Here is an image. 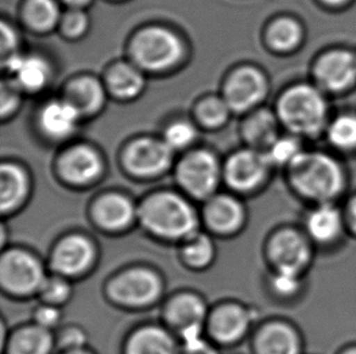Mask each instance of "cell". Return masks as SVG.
I'll list each match as a JSON object with an SVG mask.
<instances>
[{
	"label": "cell",
	"mask_w": 356,
	"mask_h": 354,
	"mask_svg": "<svg viewBox=\"0 0 356 354\" xmlns=\"http://www.w3.org/2000/svg\"><path fill=\"white\" fill-rule=\"evenodd\" d=\"M17 92L13 89V87H8L3 84L1 89V115H8L9 112L14 110L15 106L17 105Z\"/></svg>",
	"instance_id": "43"
},
{
	"label": "cell",
	"mask_w": 356,
	"mask_h": 354,
	"mask_svg": "<svg viewBox=\"0 0 356 354\" xmlns=\"http://www.w3.org/2000/svg\"><path fill=\"white\" fill-rule=\"evenodd\" d=\"M195 129L188 123H175L169 126L165 133V144L170 149H183L185 146L191 144L195 139Z\"/></svg>",
	"instance_id": "37"
},
{
	"label": "cell",
	"mask_w": 356,
	"mask_h": 354,
	"mask_svg": "<svg viewBox=\"0 0 356 354\" xmlns=\"http://www.w3.org/2000/svg\"><path fill=\"white\" fill-rule=\"evenodd\" d=\"M127 354H177V348L168 331L159 326H145L130 336Z\"/></svg>",
	"instance_id": "20"
},
{
	"label": "cell",
	"mask_w": 356,
	"mask_h": 354,
	"mask_svg": "<svg viewBox=\"0 0 356 354\" xmlns=\"http://www.w3.org/2000/svg\"><path fill=\"white\" fill-rule=\"evenodd\" d=\"M63 177L72 183H89L102 173V162L92 149L79 146L68 151L60 162Z\"/></svg>",
	"instance_id": "18"
},
{
	"label": "cell",
	"mask_w": 356,
	"mask_h": 354,
	"mask_svg": "<svg viewBox=\"0 0 356 354\" xmlns=\"http://www.w3.org/2000/svg\"><path fill=\"white\" fill-rule=\"evenodd\" d=\"M86 334L78 328H70L60 336V344L67 351L81 350L86 345Z\"/></svg>",
	"instance_id": "40"
},
{
	"label": "cell",
	"mask_w": 356,
	"mask_h": 354,
	"mask_svg": "<svg viewBox=\"0 0 356 354\" xmlns=\"http://www.w3.org/2000/svg\"><path fill=\"white\" fill-rule=\"evenodd\" d=\"M95 259V248L82 235H70L61 240L54 250L51 264L63 276H78L86 272Z\"/></svg>",
	"instance_id": "10"
},
{
	"label": "cell",
	"mask_w": 356,
	"mask_h": 354,
	"mask_svg": "<svg viewBox=\"0 0 356 354\" xmlns=\"http://www.w3.org/2000/svg\"><path fill=\"white\" fill-rule=\"evenodd\" d=\"M71 292H72V287L68 284L67 280H65L63 278L58 276L47 277L39 290V294L45 303L54 305V306H58L63 302L67 301L71 296Z\"/></svg>",
	"instance_id": "33"
},
{
	"label": "cell",
	"mask_w": 356,
	"mask_h": 354,
	"mask_svg": "<svg viewBox=\"0 0 356 354\" xmlns=\"http://www.w3.org/2000/svg\"><path fill=\"white\" fill-rule=\"evenodd\" d=\"M250 323L252 314L245 307L225 305L217 308L209 318V331L219 342L232 344L245 335Z\"/></svg>",
	"instance_id": "14"
},
{
	"label": "cell",
	"mask_w": 356,
	"mask_h": 354,
	"mask_svg": "<svg viewBox=\"0 0 356 354\" xmlns=\"http://www.w3.org/2000/svg\"><path fill=\"white\" fill-rule=\"evenodd\" d=\"M255 348L258 354H300L302 344L292 326L276 321L259 331Z\"/></svg>",
	"instance_id": "19"
},
{
	"label": "cell",
	"mask_w": 356,
	"mask_h": 354,
	"mask_svg": "<svg viewBox=\"0 0 356 354\" xmlns=\"http://www.w3.org/2000/svg\"><path fill=\"white\" fill-rule=\"evenodd\" d=\"M172 162V149L165 142L152 140H141L131 144L127 154L125 163L133 173L151 176L162 173Z\"/></svg>",
	"instance_id": "12"
},
{
	"label": "cell",
	"mask_w": 356,
	"mask_h": 354,
	"mask_svg": "<svg viewBox=\"0 0 356 354\" xmlns=\"http://www.w3.org/2000/svg\"><path fill=\"white\" fill-rule=\"evenodd\" d=\"M271 285L281 296H292L300 287V273L276 269Z\"/></svg>",
	"instance_id": "36"
},
{
	"label": "cell",
	"mask_w": 356,
	"mask_h": 354,
	"mask_svg": "<svg viewBox=\"0 0 356 354\" xmlns=\"http://www.w3.org/2000/svg\"><path fill=\"white\" fill-rule=\"evenodd\" d=\"M289 175L294 188L312 201L328 203L342 191V170L325 154H299L289 164Z\"/></svg>",
	"instance_id": "2"
},
{
	"label": "cell",
	"mask_w": 356,
	"mask_h": 354,
	"mask_svg": "<svg viewBox=\"0 0 356 354\" xmlns=\"http://www.w3.org/2000/svg\"><path fill=\"white\" fill-rule=\"evenodd\" d=\"M216 255V246L207 235L196 233L190 239L185 240L183 246L184 260L191 267H206L212 262Z\"/></svg>",
	"instance_id": "29"
},
{
	"label": "cell",
	"mask_w": 356,
	"mask_h": 354,
	"mask_svg": "<svg viewBox=\"0 0 356 354\" xmlns=\"http://www.w3.org/2000/svg\"><path fill=\"white\" fill-rule=\"evenodd\" d=\"M178 180L186 191L200 199L212 196L219 181L216 158L208 152H196L184 159L178 168Z\"/></svg>",
	"instance_id": "7"
},
{
	"label": "cell",
	"mask_w": 356,
	"mask_h": 354,
	"mask_svg": "<svg viewBox=\"0 0 356 354\" xmlns=\"http://www.w3.org/2000/svg\"><path fill=\"white\" fill-rule=\"evenodd\" d=\"M342 226L341 212L328 203H323L307 219L309 235L318 243H331L337 239L342 232Z\"/></svg>",
	"instance_id": "22"
},
{
	"label": "cell",
	"mask_w": 356,
	"mask_h": 354,
	"mask_svg": "<svg viewBox=\"0 0 356 354\" xmlns=\"http://www.w3.org/2000/svg\"><path fill=\"white\" fill-rule=\"evenodd\" d=\"M4 66L16 77L19 87L24 89L38 90L48 81V65L37 56L22 58L19 55H15Z\"/></svg>",
	"instance_id": "24"
},
{
	"label": "cell",
	"mask_w": 356,
	"mask_h": 354,
	"mask_svg": "<svg viewBox=\"0 0 356 354\" xmlns=\"http://www.w3.org/2000/svg\"><path fill=\"white\" fill-rule=\"evenodd\" d=\"M79 115H90L102 107L104 90L100 83L92 78H81L66 91V100Z\"/></svg>",
	"instance_id": "26"
},
{
	"label": "cell",
	"mask_w": 356,
	"mask_h": 354,
	"mask_svg": "<svg viewBox=\"0 0 356 354\" xmlns=\"http://www.w3.org/2000/svg\"><path fill=\"white\" fill-rule=\"evenodd\" d=\"M79 113L67 101L53 102L40 115V125L54 139H63L72 133L77 124Z\"/></svg>",
	"instance_id": "23"
},
{
	"label": "cell",
	"mask_w": 356,
	"mask_h": 354,
	"mask_svg": "<svg viewBox=\"0 0 356 354\" xmlns=\"http://www.w3.org/2000/svg\"><path fill=\"white\" fill-rule=\"evenodd\" d=\"M47 279L37 258L24 250L5 251L0 260V282L15 295H29L40 290Z\"/></svg>",
	"instance_id": "4"
},
{
	"label": "cell",
	"mask_w": 356,
	"mask_h": 354,
	"mask_svg": "<svg viewBox=\"0 0 356 354\" xmlns=\"http://www.w3.org/2000/svg\"><path fill=\"white\" fill-rule=\"evenodd\" d=\"M208 226L218 233H234L245 222V209L240 201L229 196H218L208 201L206 210Z\"/></svg>",
	"instance_id": "16"
},
{
	"label": "cell",
	"mask_w": 356,
	"mask_h": 354,
	"mask_svg": "<svg viewBox=\"0 0 356 354\" xmlns=\"http://www.w3.org/2000/svg\"><path fill=\"white\" fill-rule=\"evenodd\" d=\"M269 256L276 269L302 273L312 260V248L297 230H282L270 240Z\"/></svg>",
	"instance_id": "9"
},
{
	"label": "cell",
	"mask_w": 356,
	"mask_h": 354,
	"mask_svg": "<svg viewBox=\"0 0 356 354\" xmlns=\"http://www.w3.org/2000/svg\"><path fill=\"white\" fill-rule=\"evenodd\" d=\"M65 354H90L87 351L84 350V348H81V350H72L67 351Z\"/></svg>",
	"instance_id": "45"
},
{
	"label": "cell",
	"mask_w": 356,
	"mask_h": 354,
	"mask_svg": "<svg viewBox=\"0 0 356 354\" xmlns=\"http://www.w3.org/2000/svg\"><path fill=\"white\" fill-rule=\"evenodd\" d=\"M179 354H218V352L213 348L212 346L208 345L206 340L201 339V340L184 344L183 348Z\"/></svg>",
	"instance_id": "42"
},
{
	"label": "cell",
	"mask_w": 356,
	"mask_h": 354,
	"mask_svg": "<svg viewBox=\"0 0 356 354\" xmlns=\"http://www.w3.org/2000/svg\"><path fill=\"white\" fill-rule=\"evenodd\" d=\"M53 335L38 324L19 329L10 340V354H50Z\"/></svg>",
	"instance_id": "25"
},
{
	"label": "cell",
	"mask_w": 356,
	"mask_h": 354,
	"mask_svg": "<svg viewBox=\"0 0 356 354\" xmlns=\"http://www.w3.org/2000/svg\"><path fill=\"white\" fill-rule=\"evenodd\" d=\"M229 110L230 107L227 105V101L211 99L203 102L198 110V115L204 124L216 126L227 120Z\"/></svg>",
	"instance_id": "34"
},
{
	"label": "cell",
	"mask_w": 356,
	"mask_h": 354,
	"mask_svg": "<svg viewBox=\"0 0 356 354\" xmlns=\"http://www.w3.org/2000/svg\"><path fill=\"white\" fill-rule=\"evenodd\" d=\"M265 92L264 78L252 68H243L227 83L225 101L230 110L242 112L259 102Z\"/></svg>",
	"instance_id": "13"
},
{
	"label": "cell",
	"mask_w": 356,
	"mask_h": 354,
	"mask_svg": "<svg viewBox=\"0 0 356 354\" xmlns=\"http://www.w3.org/2000/svg\"><path fill=\"white\" fill-rule=\"evenodd\" d=\"M1 58H3V65L8 62L10 58H14L15 49H16V35L14 31L10 28L8 24H1Z\"/></svg>",
	"instance_id": "41"
},
{
	"label": "cell",
	"mask_w": 356,
	"mask_h": 354,
	"mask_svg": "<svg viewBox=\"0 0 356 354\" xmlns=\"http://www.w3.org/2000/svg\"><path fill=\"white\" fill-rule=\"evenodd\" d=\"M300 153L302 152L299 149L297 141L282 139L275 141L274 144L270 147L269 153L266 154V157L269 159L270 163L291 164Z\"/></svg>",
	"instance_id": "35"
},
{
	"label": "cell",
	"mask_w": 356,
	"mask_h": 354,
	"mask_svg": "<svg viewBox=\"0 0 356 354\" xmlns=\"http://www.w3.org/2000/svg\"><path fill=\"white\" fill-rule=\"evenodd\" d=\"M108 289L110 295L122 305L144 307L159 298L162 282L149 268H131L118 274Z\"/></svg>",
	"instance_id": "6"
},
{
	"label": "cell",
	"mask_w": 356,
	"mask_h": 354,
	"mask_svg": "<svg viewBox=\"0 0 356 354\" xmlns=\"http://www.w3.org/2000/svg\"><path fill=\"white\" fill-rule=\"evenodd\" d=\"M348 221H349V225L352 226L353 230L356 233V196L353 198L348 206Z\"/></svg>",
	"instance_id": "44"
},
{
	"label": "cell",
	"mask_w": 356,
	"mask_h": 354,
	"mask_svg": "<svg viewBox=\"0 0 356 354\" xmlns=\"http://www.w3.org/2000/svg\"><path fill=\"white\" fill-rule=\"evenodd\" d=\"M266 154L245 151L232 155L225 169L227 181L237 191L248 192L259 186L269 165Z\"/></svg>",
	"instance_id": "11"
},
{
	"label": "cell",
	"mask_w": 356,
	"mask_h": 354,
	"mask_svg": "<svg viewBox=\"0 0 356 354\" xmlns=\"http://www.w3.org/2000/svg\"><path fill=\"white\" fill-rule=\"evenodd\" d=\"M134 58L147 69H163L178 61L181 56V44L167 29L152 27L135 38L133 44Z\"/></svg>",
	"instance_id": "5"
},
{
	"label": "cell",
	"mask_w": 356,
	"mask_h": 354,
	"mask_svg": "<svg viewBox=\"0 0 356 354\" xmlns=\"http://www.w3.org/2000/svg\"><path fill=\"white\" fill-rule=\"evenodd\" d=\"M302 32L293 19H281L276 21L269 32V40L274 48L289 50L298 44Z\"/></svg>",
	"instance_id": "31"
},
{
	"label": "cell",
	"mask_w": 356,
	"mask_h": 354,
	"mask_svg": "<svg viewBox=\"0 0 356 354\" xmlns=\"http://www.w3.org/2000/svg\"><path fill=\"white\" fill-rule=\"evenodd\" d=\"M342 354H356V347H352V348H349L346 352H343Z\"/></svg>",
	"instance_id": "48"
},
{
	"label": "cell",
	"mask_w": 356,
	"mask_h": 354,
	"mask_svg": "<svg viewBox=\"0 0 356 354\" xmlns=\"http://www.w3.org/2000/svg\"><path fill=\"white\" fill-rule=\"evenodd\" d=\"M108 84L116 95L131 97L138 95L144 87V79L135 68L118 65L108 74Z\"/></svg>",
	"instance_id": "28"
},
{
	"label": "cell",
	"mask_w": 356,
	"mask_h": 354,
	"mask_svg": "<svg viewBox=\"0 0 356 354\" xmlns=\"http://www.w3.org/2000/svg\"><path fill=\"white\" fill-rule=\"evenodd\" d=\"M146 230L169 240H188L198 233V219L193 206L170 192L149 196L138 210Z\"/></svg>",
	"instance_id": "1"
},
{
	"label": "cell",
	"mask_w": 356,
	"mask_h": 354,
	"mask_svg": "<svg viewBox=\"0 0 356 354\" xmlns=\"http://www.w3.org/2000/svg\"><path fill=\"white\" fill-rule=\"evenodd\" d=\"M26 16L34 28H51L58 19V6L54 0H29Z\"/></svg>",
	"instance_id": "30"
},
{
	"label": "cell",
	"mask_w": 356,
	"mask_h": 354,
	"mask_svg": "<svg viewBox=\"0 0 356 354\" xmlns=\"http://www.w3.org/2000/svg\"><path fill=\"white\" fill-rule=\"evenodd\" d=\"M87 28V17L81 11L73 10L63 16V29L70 37H77Z\"/></svg>",
	"instance_id": "39"
},
{
	"label": "cell",
	"mask_w": 356,
	"mask_h": 354,
	"mask_svg": "<svg viewBox=\"0 0 356 354\" xmlns=\"http://www.w3.org/2000/svg\"><path fill=\"white\" fill-rule=\"evenodd\" d=\"M65 1H67V3H70V4L82 5L86 4V3H88L89 0H65Z\"/></svg>",
	"instance_id": "46"
},
{
	"label": "cell",
	"mask_w": 356,
	"mask_h": 354,
	"mask_svg": "<svg viewBox=\"0 0 356 354\" xmlns=\"http://www.w3.org/2000/svg\"><path fill=\"white\" fill-rule=\"evenodd\" d=\"M316 77L330 90H342L356 81V58L347 51H333L320 58Z\"/></svg>",
	"instance_id": "15"
},
{
	"label": "cell",
	"mask_w": 356,
	"mask_h": 354,
	"mask_svg": "<svg viewBox=\"0 0 356 354\" xmlns=\"http://www.w3.org/2000/svg\"><path fill=\"white\" fill-rule=\"evenodd\" d=\"M29 193L26 174L14 164L4 163L0 169V209L11 212L24 201Z\"/></svg>",
	"instance_id": "21"
},
{
	"label": "cell",
	"mask_w": 356,
	"mask_h": 354,
	"mask_svg": "<svg viewBox=\"0 0 356 354\" xmlns=\"http://www.w3.org/2000/svg\"><path fill=\"white\" fill-rule=\"evenodd\" d=\"M207 307L202 298L193 294L174 297L165 308V319L179 331L184 344L203 339Z\"/></svg>",
	"instance_id": "8"
},
{
	"label": "cell",
	"mask_w": 356,
	"mask_h": 354,
	"mask_svg": "<svg viewBox=\"0 0 356 354\" xmlns=\"http://www.w3.org/2000/svg\"><path fill=\"white\" fill-rule=\"evenodd\" d=\"M94 216L102 228L123 230L131 225L138 210L127 196L112 193L99 199L94 208Z\"/></svg>",
	"instance_id": "17"
},
{
	"label": "cell",
	"mask_w": 356,
	"mask_h": 354,
	"mask_svg": "<svg viewBox=\"0 0 356 354\" xmlns=\"http://www.w3.org/2000/svg\"><path fill=\"white\" fill-rule=\"evenodd\" d=\"M34 319H35V324L51 330L53 328L60 324V321L63 319V312L58 306L47 303L44 306L38 307V310L34 314Z\"/></svg>",
	"instance_id": "38"
},
{
	"label": "cell",
	"mask_w": 356,
	"mask_h": 354,
	"mask_svg": "<svg viewBox=\"0 0 356 354\" xmlns=\"http://www.w3.org/2000/svg\"><path fill=\"white\" fill-rule=\"evenodd\" d=\"M245 136L252 146L258 149L271 147L276 141V123L269 112H258L245 126Z\"/></svg>",
	"instance_id": "27"
},
{
	"label": "cell",
	"mask_w": 356,
	"mask_h": 354,
	"mask_svg": "<svg viewBox=\"0 0 356 354\" xmlns=\"http://www.w3.org/2000/svg\"><path fill=\"white\" fill-rule=\"evenodd\" d=\"M330 140L339 149L356 147V117L343 115L334 120L328 133Z\"/></svg>",
	"instance_id": "32"
},
{
	"label": "cell",
	"mask_w": 356,
	"mask_h": 354,
	"mask_svg": "<svg viewBox=\"0 0 356 354\" xmlns=\"http://www.w3.org/2000/svg\"><path fill=\"white\" fill-rule=\"evenodd\" d=\"M279 115L294 133L316 134L323 128L326 105L318 90L308 85H297L281 97Z\"/></svg>",
	"instance_id": "3"
},
{
	"label": "cell",
	"mask_w": 356,
	"mask_h": 354,
	"mask_svg": "<svg viewBox=\"0 0 356 354\" xmlns=\"http://www.w3.org/2000/svg\"><path fill=\"white\" fill-rule=\"evenodd\" d=\"M323 1L327 3V4L338 5L342 4L343 1H346V0H323Z\"/></svg>",
	"instance_id": "47"
}]
</instances>
